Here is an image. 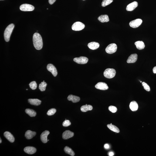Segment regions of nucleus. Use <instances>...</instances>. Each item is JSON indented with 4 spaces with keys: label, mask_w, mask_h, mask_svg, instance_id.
<instances>
[{
    "label": "nucleus",
    "mask_w": 156,
    "mask_h": 156,
    "mask_svg": "<svg viewBox=\"0 0 156 156\" xmlns=\"http://www.w3.org/2000/svg\"><path fill=\"white\" fill-rule=\"evenodd\" d=\"M71 124V123L69 120H66L63 122L62 125L64 127H67L70 126Z\"/></svg>",
    "instance_id": "nucleus-34"
},
{
    "label": "nucleus",
    "mask_w": 156,
    "mask_h": 156,
    "mask_svg": "<svg viewBox=\"0 0 156 156\" xmlns=\"http://www.w3.org/2000/svg\"><path fill=\"white\" fill-rule=\"evenodd\" d=\"M47 69L52 73L54 77H56L58 74L57 70L53 65L49 64L47 66Z\"/></svg>",
    "instance_id": "nucleus-9"
},
{
    "label": "nucleus",
    "mask_w": 156,
    "mask_h": 156,
    "mask_svg": "<svg viewBox=\"0 0 156 156\" xmlns=\"http://www.w3.org/2000/svg\"><path fill=\"white\" fill-rule=\"evenodd\" d=\"M140 83H142V82L141 81H140Z\"/></svg>",
    "instance_id": "nucleus-40"
},
{
    "label": "nucleus",
    "mask_w": 156,
    "mask_h": 156,
    "mask_svg": "<svg viewBox=\"0 0 156 156\" xmlns=\"http://www.w3.org/2000/svg\"><path fill=\"white\" fill-rule=\"evenodd\" d=\"M114 154L112 152H111L109 153V156H113L114 155Z\"/></svg>",
    "instance_id": "nucleus-38"
},
{
    "label": "nucleus",
    "mask_w": 156,
    "mask_h": 156,
    "mask_svg": "<svg viewBox=\"0 0 156 156\" xmlns=\"http://www.w3.org/2000/svg\"><path fill=\"white\" fill-rule=\"evenodd\" d=\"M36 133L35 132H32L28 130L25 132V137L28 139H30L36 135Z\"/></svg>",
    "instance_id": "nucleus-17"
},
{
    "label": "nucleus",
    "mask_w": 156,
    "mask_h": 156,
    "mask_svg": "<svg viewBox=\"0 0 156 156\" xmlns=\"http://www.w3.org/2000/svg\"></svg>",
    "instance_id": "nucleus-44"
},
{
    "label": "nucleus",
    "mask_w": 156,
    "mask_h": 156,
    "mask_svg": "<svg viewBox=\"0 0 156 156\" xmlns=\"http://www.w3.org/2000/svg\"><path fill=\"white\" fill-rule=\"evenodd\" d=\"M88 46L90 49L95 50L98 48L100 47V44L97 42H93L88 44Z\"/></svg>",
    "instance_id": "nucleus-18"
},
{
    "label": "nucleus",
    "mask_w": 156,
    "mask_h": 156,
    "mask_svg": "<svg viewBox=\"0 0 156 156\" xmlns=\"http://www.w3.org/2000/svg\"><path fill=\"white\" fill-rule=\"evenodd\" d=\"M143 21L141 19H138L131 21L129 25L132 28H136L140 26L142 23Z\"/></svg>",
    "instance_id": "nucleus-8"
},
{
    "label": "nucleus",
    "mask_w": 156,
    "mask_h": 156,
    "mask_svg": "<svg viewBox=\"0 0 156 156\" xmlns=\"http://www.w3.org/2000/svg\"><path fill=\"white\" fill-rule=\"evenodd\" d=\"M68 100L72 101L73 103H76L79 102L80 100V98L78 96L70 95L68 96Z\"/></svg>",
    "instance_id": "nucleus-20"
},
{
    "label": "nucleus",
    "mask_w": 156,
    "mask_h": 156,
    "mask_svg": "<svg viewBox=\"0 0 156 156\" xmlns=\"http://www.w3.org/2000/svg\"><path fill=\"white\" fill-rule=\"evenodd\" d=\"M138 55L137 54H133L129 56L127 62L128 63H133L137 61V59Z\"/></svg>",
    "instance_id": "nucleus-16"
},
{
    "label": "nucleus",
    "mask_w": 156,
    "mask_h": 156,
    "mask_svg": "<svg viewBox=\"0 0 156 156\" xmlns=\"http://www.w3.org/2000/svg\"><path fill=\"white\" fill-rule=\"evenodd\" d=\"M153 73H156V66H155V67L153 68Z\"/></svg>",
    "instance_id": "nucleus-37"
},
{
    "label": "nucleus",
    "mask_w": 156,
    "mask_h": 156,
    "mask_svg": "<svg viewBox=\"0 0 156 156\" xmlns=\"http://www.w3.org/2000/svg\"><path fill=\"white\" fill-rule=\"evenodd\" d=\"M49 140H48V141H49Z\"/></svg>",
    "instance_id": "nucleus-42"
},
{
    "label": "nucleus",
    "mask_w": 156,
    "mask_h": 156,
    "mask_svg": "<svg viewBox=\"0 0 156 156\" xmlns=\"http://www.w3.org/2000/svg\"><path fill=\"white\" fill-rule=\"evenodd\" d=\"M104 147L106 149H108L109 148V146L108 144H105L104 145Z\"/></svg>",
    "instance_id": "nucleus-36"
},
{
    "label": "nucleus",
    "mask_w": 156,
    "mask_h": 156,
    "mask_svg": "<svg viewBox=\"0 0 156 156\" xmlns=\"http://www.w3.org/2000/svg\"><path fill=\"white\" fill-rule=\"evenodd\" d=\"M34 46L37 50H40L42 49L43 47V42L42 36L38 33L34 34L33 37Z\"/></svg>",
    "instance_id": "nucleus-1"
},
{
    "label": "nucleus",
    "mask_w": 156,
    "mask_h": 156,
    "mask_svg": "<svg viewBox=\"0 0 156 156\" xmlns=\"http://www.w3.org/2000/svg\"><path fill=\"white\" fill-rule=\"evenodd\" d=\"M49 133V132L47 130H46L42 132L40 138L42 143L45 144L48 142V136Z\"/></svg>",
    "instance_id": "nucleus-11"
},
{
    "label": "nucleus",
    "mask_w": 156,
    "mask_h": 156,
    "mask_svg": "<svg viewBox=\"0 0 156 156\" xmlns=\"http://www.w3.org/2000/svg\"><path fill=\"white\" fill-rule=\"evenodd\" d=\"M29 85L30 88L33 90H35L37 87V84L36 82L35 81L31 82L30 83Z\"/></svg>",
    "instance_id": "nucleus-30"
},
{
    "label": "nucleus",
    "mask_w": 156,
    "mask_h": 156,
    "mask_svg": "<svg viewBox=\"0 0 156 156\" xmlns=\"http://www.w3.org/2000/svg\"><path fill=\"white\" fill-rule=\"evenodd\" d=\"M64 150L66 154L70 155L71 156H73L75 155V154L74 152L69 147L66 146L65 147Z\"/></svg>",
    "instance_id": "nucleus-27"
},
{
    "label": "nucleus",
    "mask_w": 156,
    "mask_h": 156,
    "mask_svg": "<svg viewBox=\"0 0 156 156\" xmlns=\"http://www.w3.org/2000/svg\"><path fill=\"white\" fill-rule=\"evenodd\" d=\"M142 85L144 89L147 91H150V86L145 82H143L142 83Z\"/></svg>",
    "instance_id": "nucleus-33"
},
{
    "label": "nucleus",
    "mask_w": 156,
    "mask_h": 156,
    "mask_svg": "<svg viewBox=\"0 0 156 156\" xmlns=\"http://www.w3.org/2000/svg\"><path fill=\"white\" fill-rule=\"evenodd\" d=\"M138 6V3L136 1H134L127 5L126 10L127 11H132L134 10Z\"/></svg>",
    "instance_id": "nucleus-13"
},
{
    "label": "nucleus",
    "mask_w": 156,
    "mask_h": 156,
    "mask_svg": "<svg viewBox=\"0 0 156 156\" xmlns=\"http://www.w3.org/2000/svg\"><path fill=\"white\" fill-rule=\"evenodd\" d=\"M56 110L55 108H52L49 110L48 111L47 114L48 116L53 115L56 112Z\"/></svg>",
    "instance_id": "nucleus-31"
},
{
    "label": "nucleus",
    "mask_w": 156,
    "mask_h": 156,
    "mask_svg": "<svg viewBox=\"0 0 156 156\" xmlns=\"http://www.w3.org/2000/svg\"><path fill=\"white\" fill-rule=\"evenodd\" d=\"M0 143H2V140H1V138L0 139Z\"/></svg>",
    "instance_id": "nucleus-39"
},
{
    "label": "nucleus",
    "mask_w": 156,
    "mask_h": 156,
    "mask_svg": "<svg viewBox=\"0 0 156 156\" xmlns=\"http://www.w3.org/2000/svg\"><path fill=\"white\" fill-rule=\"evenodd\" d=\"M48 8H47V9L48 10Z\"/></svg>",
    "instance_id": "nucleus-43"
},
{
    "label": "nucleus",
    "mask_w": 156,
    "mask_h": 156,
    "mask_svg": "<svg viewBox=\"0 0 156 156\" xmlns=\"http://www.w3.org/2000/svg\"><path fill=\"white\" fill-rule=\"evenodd\" d=\"M117 46L115 43H111L109 45L106 49V51L108 54H112L117 50Z\"/></svg>",
    "instance_id": "nucleus-5"
},
{
    "label": "nucleus",
    "mask_w": 156,
    "mask_h": 156,
    "mask_svg": "<svg viewBox=\"0 0 156 156\" xmlns=\"http://www.w3.org/2000/svg\"><path fill=\"white\" fill-rule=\"evenodd\" d=\"M108 109L110 112L113 113H116L117 110V108L115 106H109Z\"/></svg>",
    "instance_id": "nucleus-32"
},
{
    "label": "nucleus",
    "mask_w": 156,
    "mask_h": 156,
    "mask_svg": "<svg viewBox=\"0 0 156 156\" xmlns=\"http://www.w3.org/2000/svg\"><path fill=\"white\" fill-rule=\"evenodd\" d=\"M98 20L102 23L107 22L109 21L108 16L107 15H102L98 18Z\"/></svg>",
    "instance_id": "nucleus-23"
},
{
    "label": "nucleus",
    "mask_w": 156,
    "mask_h": 156,
    "mask_svg": "<svg viewBox=\"0 0 156 156\" xmlns=\"http://www.w3.org/2000/svg\"><path fill=\"white\" fill-rule=\"evenodd\" d=\"M93 109V107L92 106L86 104L85 105L82 106L80 109L82 112H85L89 111V110H91Z\"/></svg>",
    "instance_id": "nucleus-24"
},
{
    "label": "nucleus",
    "mask_w": 156,
    "mask_h": 156,
    "mask_svg": "<svg viewBox=\"0 0 156 156\" xmlns=\"http://www.w3.org/2000/svg\"><path fill=\"white\" fill-rule=\"evenodd\" d=\"M26 90H28V89H26Z\"/></svg>",
    "instance_id": "nucleus-41"
},
{
    "label": "nucleus",
    "mask_w": 156,
    "mask_h": 156,
    "mask_svg": "<svg viewBox=\"0 0 156 156\" xmlns=\"http://www.w3.org/2000/svg\"><path fill=\"white\" fill-rule=\"evenodd\" d=\"M20 9L22 11H33L35 9V7L33 6L25 4L21 5L20 7Z\"/></svg>",
    "instance_id": "nucleus-6"
},
{
    "label": "nucleus",
    "mask_w": 156,
    "mask_h": 156,
    "mask_svg": "<svg viewBox=\"0 0 156 156\" xmlns=\"http://www.w3.org/2000/svg\"><path fill=\"white\" fill-rule=\"evenodd\" d=\"M113 2V0H103L102 3V6L104 7L107 6Z\"/></svg>",
    "instance_id": "nucleus-29"
},
{
    "label": "nucleus",
    "mask_w": 156,
    "mask_h": 156,
    "mask_svg": "<svg viewBox=\"0 0 156 156\" xmlns=\"http://www.w3.org/2000/svg\"><path fill=\"white\" fill-rule=\"evenodd\" d=\"M47 85V84L44 80L43 82H42L39 85V89L40 90L42 91H44L46 89Z\"/></svg>",
    "instance_id": "nucleus-28"
},
{
    "label": "nucleus",
    "mask_w": 156,
    "mask_h": 156,
    "mask_svg": "<svg viewBox=\"0 0 156 156\" xmlns=\"http://www.w3.org/2000/svg\"><path fill=\"white\" fill-rule=\"evenodd\" d=\"M28 102L31 105H33L38 106L41 104L42 103L41 101L38 99H30L28 100Z\"/></svg>",
    "instance_id": "nucleus-19"
},
{
    "label": "nucleus",
    "mask_w": 156,
    "mask_h": 156,
    "mask_svg": "<svg viewBox=\"0 0 156 156\" xmlns=\"http://www.w3.org/2000/svg\"><path fill=\"white\" fill-rule=\"evenodd\" d=\"M56 0H49V2L50 5L53 4L55 2Z\"/></svg>",
    "instance_id": "nucleus-35"
},
{
    "label": "nucleus",
    "mask_w": 156,
    "mask_h": 156,
    "mask_svg": "<svg viewBox=\"0 0 156 156\" xmlns=\"http://www.w3.org/2000/svg\"><path fill=\"white\" fill-rule=\"evenodd\" d=\"M74 135V133L69 130H66L62 134V137L64 139H68L73 137Z\"/></svg>",
    "instance_id": "nucleus-12"
},
{
    "label": "nucleus",
    "mask_w": 156,
    "mask_h": 156,
    "mask_svg": "<svg viewBox=\"0 0 156 156\" xmlns=\"http://www.w3.org/2000/svg\"><path fill=\"white\" fill-rule=\"evenodd\" d=\"M136 48L139 50H142L144 48L145 45L143 41H138L135 43Z\"/></svg>",
    "instance_id": "nucleus-22"
},
{
    "label": "nucleus",
    "mask_w": 156,
    "mask_h": 156,
    "mask_svg": "<svg viewBox=\"0 0 156 156\" xmlns=\"http://www.w3.org/2000/svg\"><path fill=\"white\" fill-rule=\"evenodd\" d=\"M116 71L113 69L108 68L106 69L103 73L105 77L107 78L111 79L115 76Z\"/></svg>",
    "instance_id": "nucleus-3"
},
{
    "label": "nucleus",
    "mask_w": 156,
    "mask_h": 156,
    "mask_svg": "<svg viewBox=\"0 0 156 156\" xmlns=\"http://www.w3.org/2000/svg\"></svg>",
    "instance_id": "nucleus-45"
},
{
    "label": "nucleus",
    "mask_w": 156,
    "mask_h": 156,
    "mask_svg": "<svg viewBox=\"0 0 156 156\" xmlns=\"http://www.w3.org/2000/svg\"><path fill=\"white\" fill-rule=\"evenodd\" d=\"M130 108L132 111H137L138 108V105L137 102L135 101L131 102L130 105Z\"/></svg>",
    "instance_id": "nucleus-21"
},
{
    "label": "nucleus",
    "mask_w": 156,
    "mask_h": 156,
    "mask_svg": "<svg viewBox=\"0 0 156 156\" xmlns=\"http://www.w3.org/2000/svg\"><path fill=\"white\" fill-rule=\"evenodd\" d=\"M95 87L96 89L102 90H106L108 89V86L106 83L103 82H99L96 84Z\"/></svg>",
    "instance_id": "nucleus-10"
},
{
    "label": "nucleus",
    "mask_w": 156,
    "mask_h": 156,
    "mask_svg": "<svg viewBox=\"0 0 156 156\" xmlns=\"http://www.w3.org/2000/svg\"><path fill=\"white\" fill-rule=\"evenodd\" d=\"M25 112L27 114L31 117H35L36 115V112L32 109H26L25 110Z\"/></svg>",
    "instance_id": "nucleus-26"
},
{
    "label": "nucleus",
    "mask_w": 156,
    "mask_h": 156,
    "mask_svg": "<svg viewBox=\"0 0 156 156\" xmlns=\"http://www.w3.org/2000/svg\"><path fill=\"white\" fill-rule=\"evenodd\" d=\"M107 126L109 129L111 131L117 133L120 132V130L116 126L112 124H108Z\"/></svg>",
    "instance_id": "nucleus-25"
},
{
    "label": "nucleus",
    "mask_w": 156,
    "mask_h": 156,
    "mask_svg": "<svg viewBox=\"0 0 156 156\" xmlns=\"http://www.w3.org/2000/svg\"><path fill=\"white\" fill-rule=\"evenodd\" d=\"M25 152L29 154H35L36 151V150L34 147H27L24 149Z\"/></svg>",
    "instance_id": "nucleus-14"
},
{
    "label": "nucleus",
    "mask_w": 156,
    "mask_h": 156,
    "mask_svg": "<svg viewBox=\"0 0 156 156\" xmlns=\"http://www.w3.org/2000/svg\"><path fill=\"white\" fill-rule=\"evenodd\" d=\"M4 136L8 141L11 143H13L15 141V138L9 132H5L4 133Z\"/></svg>",
    "instance_id": "nucleus-15"
},
{
    "label": "nucleus",
    "mask_w": 156,
    "mask_h": 156,
    "mask_svg": "<svg viewBox=\"0 0 156 156\" xmlns=\"http://www.w3.org/2000/svg\"><path fill=\"white\" fill-rule=\"evenodd\" d=\"M85 25L84 24L80 22H76L73 24L72 26V29L73 30L79 31L84 29Z\"/></svg>",
    "instance_id": "nucleus-4"
},
{
    "label": "nucleus",
    "mask_w": 156,
    "mask_h": 156,
    "mask_svg": "<svg viewBox=\"0 0 156 156\" xmlns=\"http://www.w3.org/2000/svg\"><path fill=\"white\" fill-rule=\"evenodd\" d=\"M88 59L87 57L84 56H81L79 58H75L73 60L76 63L79 64H86L88 61Z\"/></svg>",
    "instance_id": "nucleus-7"
},
{
    "label": "nucleus",
    "mask_w": 156,
    "mask_h": 156,
    "mask_svg": "<svg viewBox=\"0 0 156 156\" xmlns=\"http://www.w3.org/2000/svg\"><path fill=\"white\" fill-rule=\"evenodd\" d=\"M14 27L15 25L13 24H12L8 25L4 33V38L6 42H8L9 41Z\"/></svg>",
    "instance_id": "nucleus-2"
}]
</instances>
